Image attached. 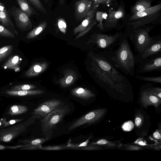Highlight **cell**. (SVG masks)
I'll list each match as a JSON object with an SVG mask.
<instances>
[{"instance_id": "6da1fadb", "label": "cell", "mask_w": 161, "mask_h": 161, "mask_svg": "<svg viewBox=\"0 0 161 161\" xmlns=\"http://www.w3.org/2000/svg\"><path fill=\"white\" fill-rule=\"evenodd\" d=\"M94 72L97 82L107 92L125 94L131 92L132 86L126 76L119 72L101 51L93 56Z\"/></svg>"}, {"instance_id": "7a4b0ae2", "label": "cell", "mask_w": 161, "mask_h": 161, "mask_svg": "<svg viewBox=\"0 0 161 161\" xmlns=\"http://www.w3.org/2000/svg\"><path fill=\"white\" fill-rule=\"evenodd\" d=\"M103 52L117 69L127 75L132 76L134 75L136 63L135 56L127 36L123 35L112 49Z\"/></svg>"}, {"instance_id": "3957f363", "label": "cell", "mask_w": 161, "mask_h": 161, "mask_svg": "<svg viewBox=\"0 0 161 161\" xmlns=\"http://www.w3.org/2000/svg\"><path fill=\"white\" fill-rule=\"evenodd\" d=\"M161 9L160 3L143 11L135 13L129 19V21L131 22L127 24L131 25L134 30L149 24L158 18Z\"/></svg>"}, {"instance_id": "277c9868", "label": "cell", "mask_w": 161, "mask_h": 161, "mask_svg": "<svg viewBox=\"0 0 161 161\" xmlns=\"http://www.w3.org/2000/svg\"><path fill=\"white\" fill-rule=\"evenodd\" d=\"M150 31L148 28H137L133 30L130 34V38L135 51L137 53L135 57L140 56L155 39V37L150 36Z\"/></svg>"}, {"instance_id": "5b68a950", "label": "cell", "mask_w": 161, "mask_h": 161, "mask_svg": "<svg viewBox=\"0 0 161 161\" xmlns=\"http://www.w3.org/2000/svg\"><path fill=\"white\" fill-rule=\"evenodd\" d=\"M70 110L69 107L65 105L53 111L43 117L40 120L42 131L46 132L53 128Z\"/></svg>"}, {"instance_id": "8992f818", "label": "cell", "mask_w": 161, "mask_h": 161, "mask_svg": "<svg viewBox=\"0 0 161 161\" xmlns=\"http://www.w3.org/2000/svg\"><path fill=\"white\" fill-rule=\"evenodd\" d=\"M33 116L28 120L6 128L0 130V142H8L25 131L27 127L39 117Z\"/></svg>"}, {"instance_id": "52a82bcc", "label": "cell", "mask_w": 161, "mask_h": 161, "mask_svg": "<svg viewBox=\"0 0 161 161\" xmlns=\"http://www.w3.org/2000/svg\"><path fill=\"white\" fill-rule=\"evenodd\" d=\"M123 35L119 33L112 35L98 33L94 36V42L97 45L99 51H108L114 47Z\"/></svg>"}, {"instance_id": "ba28073f", "label": "cell", "mask_w": 161, "mask_h": 161, "mask_svg": "<svg viewBox=\"0 0 161 161\" xmlns=\"http://www.w3.org/2000/svg\"><path fill=\"white\" fill-rule=\"evenodd\" d=\"M8 12L19 29L24 31L31 28L32 23L29 16L21 9L14 6L8 9Z\"/></svg>"}, {"instance_id": "9c48e42d", "label": "cell", "mask_w": 161, "mask_h": 161, "mask_svg": "<svg viewBox=\"0 0 161 161\" xmlns=\"http://www.w3.org/2000/svg\"><path fill=\"white\" fill-rule=\"evenodd\" d=\"M139 64L136 71L137 74L160 71L161 52L148 58Z\"/></svg>"}, {"instance_id": "30bf717a", "label": "cell", "mask_w": 161, "mask_h": 161, "mask_svg": "<svg viewBox=\"0 0 161 161\" xmlns=\"http://www.w3.org/2000/svg\"><path fill=\"white\" fill-rule=\"evenodd\" d=\"M105 109H100L92 111L80 118L68 128L70 131L83 125L92 124L99 120L105 114Z\"/></svg>"}, {"instance_id": "8fae6325", "label": "cell", "mask_w": 161, "mask_h": 161, "mask_svg": "<svg viewBox=\"0 0 161 161\" xmlns=\"http://www.w3.org/2000/svg\"><path fill=\"white\" fill-rule=\"evenodd\" d=\"M160 52H161V37L156 36L140 56L135 57L136 63L139 64L148 58Z\"/></svg>"}, {"instance_id": "7c38bea8", "label": "cell", "mask_w": 161, "mask_h": 161, "mask_svg": "<svg viewBox=\"0 0 161 161\" xmlns=\"http://www.w3.org/2000/svg\"><path fill=\"white\" fill-rule=\"evenodd\" d=\"M62 102L59 100L53 99L44 102L35 109L33 114L44 117L53 111L61 108Z\"/></svg>"}, {"instance_id": "4fadbf2b", "label": "cell", "mask_w": 161, "mask_h": 161, "mask_svg": "<svg viewBox=\"0 0 161 161\" xmlns=\"http://www.w3.org/2000/svg\"><path fill=\"white\" fill-rule=\"evenodd\" d=\"M75 5V17L80 20L85 18L91 10L93 3L90 0H79Z\"/></svg>"}, {"instance_id": "5bb4252c", "label": "cell", "mask_w": 161, "mask_h": 161, "mask_svg": "<svg viewBox=\"0 0 161 161\" xmlns=\"http://www.w3.org/2000/svg\"><path fill=\"white\" fill-rule=\"evenodd\" d=\"M124 15V8L122 5L120 6L117 10H113L111 9H109L106 21L103 26L104 29L105 28H108L115 26L118 20L123 18Z\"/></svg>"}, {"instance_id": "9a60e30c", "label": "cell", "mask_w": 161, "mask_h": 161, "mask_svg": "<svg viewBox=\"0 0 161 161\" xmlns=\"http://www.w3.org/2000/svg\"><path fill=\"white\" fill-rule=\"evenodd\" d=\"M140 95L142 102L145 105L153 104L157 106L160 102V99L149 92L145 84L141 87Z\"/></svg>"}, {"instance_id": "2e32d148", "label": "cell", "mask_w": 161, "mask_h": 161, "mask_svg": "<svg viewBox=\"0 0 161 161\" xmlns=\"http://www.w3.org/2000/svg\"><path fill=\"white\" fill-rule=\"evenodd\" d=\"M98 6V5L93 3V7L92 9L86 15L81 23L75 29V32H78L85 29L90 24L93 20L92 19L94 17Z\"/></svg>"}, {"instance_id": "e0dca14e", "label": "cell", "mask_w": 161, "mask_h": 161, "mask_svg": "<svg viewBox=\"0 0 161 161\" xmlns=\"http://www.w3.org/2000/svg\"><path fill=\"white\" fill-rule=\"evenodd\" d=\"M21 58L18 55H14L10 58L3 64L4 68L13 69L16 72L20 70V65Z\"/></svg>"}, {"instance_id": "ac0fdd59", "label": "cell", "mask_w": 161, "mask_h": 161, "mask_svg": "<svg viewBox=\"0 0 161 161\" xmlns=\"http://www.w3.org/2000/svg\"><path fill=\"white\" fill-rule=\"evenodd\" d=\"M0 23L10 29L16 35H18L8 11H0Z\"/></svg>"}, {"instance_id": "d6986e66", "label": "cell", "mask_w": 161, "mask_h": 161, "mask_svg": "<svg viewBox=\"0 0 161 161\" xmlns=\"http://www.w3.org/2000/svg\"><path fill=\"white\" fill-rule=\"evenodd\" d=\"M151 7L150 0H139L131 8L133 14L139 11H142Z\"/></svg>"}, {"instance_id": "ffe728a7", "label": "cell", "mask_w": 161, "mask_h": 161, "mask_svg": "<svg viewBox=\"0 0 161 161\" xmlns=\"http://www.w3.org/2000/svg\"><path fill=\"white\" fill-rule=\"evenodd\" d=\"M6 94L12 96H26L35 95L43 93L42 91L37 90L18 91L8 90L4 92Z\"/></svg>"}, {"instance_id": "44dd1931", "label": "cell", "mask_w": 161, "mask_h": 161, "mask_svg": "<svg viewBox=\"0 0 161 161\" xmlns=\"http://www.w3.org/2000/svg\"><path fill=\"white\" fill-rule=\"evenodd\" d=\"M20 9L29 17L37 14V12L31 7L26 0H16Z\"/></svg>"}, {"instance_id": "7402d4cb", "label": "cell", "mask_w": 161, "mask_h": 161, "mask_svg": "<svg viewBox=\"0 0 161 161\" xmlns=\"http://www.w3.org/2000/svg\"><path fill=\"white\" fill-rule=\"evenodd\" d=\"M28 109V108L24 105H14L10 107L7 114L11 115L20 114L27 112Z\"/></svg>"}, {"instance_id": "603a6c76", "label": "cell", "mask_w": 161, "mask_h": 161, "mask_svg": "<svg viewBox=\"0 0 161 161\" xmlns=\"http://www.w3.org/2000/svg\"><path fill=\"white\" fill-rule=\"evenodd\" d=\"M47 25V23L46 22H44L41 23L27 34L26 36L27 38H31L38 35L46 27Z\"/></svg>"}, {"instance_id": "cb8c5ba5", "label": "cell", "mask_w": 161, "mask_h": 161, "mask_svg": "<svg viewBox=\"0 0 161 161\" xmlns=\"http://www.w3.org/2000/svg\"><path fill=\"white\" fill-rule=\"evenodd\" d=\"M147 91L153 95L161 99V88L159 87L153 86L152 84L147 83L145 84Z\"/></svg>"}, {"instance_id": "d4e9b609", "label": "cell", "mask_w": 161, "mask_h": 161, "mask_svg": "<svg viewBox=\"0 0 161 161\" xmlns=\"http://www.w3.org/2000/svg\"><path fill=\"white\" fill-rule=\"evenodd\" d=\"M13 48V46L8 45L0 48V62L11 53Z\"/></svg>"}, {"instance_id": "484cf974", "label": "cell", "mask_w": 161, "mask_h": 161, "mask_svg": "<svg viewBox=\"0 0 161 161\" xmlns=\"http://www.w3.org/2000/svg\"><path fill=\"white\" fill-rule=\"evenodd\" d=\"M136 78L139 80H143L148 82H152L161 84V76L155 77L145 76L142 75H137Z\"/></svg>"}, {"instance_id": "4316f807", "label": "cell", "mask_w": 161, "mask_h": 161, "mask_svg": "<svg viewBox=\"0 0 161 161\" xmlns=\"http://www.w3.org/2000/svg\"><path fill=\"white\" fill-rule=\"evenodd\" d=\"M108 14L105 12L98 11L96 13V19L99 22L98 26L100 30L103 31L104 29L103 24V21L104 19H106Z\"/></svg>"}, {"instance_id": "83f0119b", "label": "cell", "mask_w": 161, "mask_h": 161, "mask_svg": "<svg viewBox=\"0 0 161 161\" xmlns=\"http://www.w3.org/2000/svg\"><path fill=\"white\" fill-rule=\"evenodd\" d=\"M0 36L9 38H15V35L5 27L0 25Z\"/></svg>"}, {"instance_id": "f1b7e54d", "label": "cell", "mask_w": 161, "mask_h": 161, "mask_svg": "<svg viewBox=\"0 0 161 161\" xmlns=\"http://www.w3.org/2000/svg\"><path fill=\"white\" fill-rule=\"evenodd\" d=\"M35 87L33 85L29 84H24L17 85L12 86L10 90L18 91H28L32 89Z\"/></svg>"}, {"instance_id": "f546056e", "label": "cell", "mask_w": 161, "mask_h": 161, "mask_svg": "<svg viewBox=\"0 0 161 161\" xmlns=\"http://www.w3.org/2000/svg\"><path fill=\"white\" fill-rule=\"evenodd\" d=\"M38 10L44 14L47 12L42 3L40 0H28Z\"/></svg>"}, {"instance_id": "4dcf8cb0", "label": "cell", "mask_w": 161, "mask_h": 161, "mask_svg": "<svg viewBox=\"0 0 161 161\" xmlns=\"http://www.w3.org/2000/svg\"><path fill=\"white\" fill-rule=\"evenodd\" d=\"M47 140V139L45 138H39L32 140L29 142V143L33 146H39Z\"/></svg>"}, {"instance_id": "1f68e13d", "label": "cell", "mask_w": 161, "mask_h": 161, "mask_svg": "<svg viewBox=\"0 0 161 161\" xmlns=\"http://www.w3.org/2000/svg\"><path fill=\"white\" fill-rule=\"evenodd\" d=\"M58 25L60 30L63 32L65 33L66 28V24L64 19L62 18L58 19Z\"/></svg>"}, {"instance_id": "d6a6232c", "label": "cell", "mask_w": 161, "mask_h": 161, "mask_svg": "<svg viewBox=\"0 0 161 161\" xmlns=\"http://www.w3.org/2000/svg\"><path fill=\"white\" fill-rule=\"evenodd\" d=\"M39 148L41 149L47 150H60L63 149L64 148V147L63 146H49L45 147H42L40 146L39 147Z\"/></svg>"}, {"instance_id": "836d02e7", "label": "cell", "mask_w": 161, "mask_h": 161, "mask_svg": "<svg viewBox=\"0 0 161 161\" xmlns=\"http://www.w3.org/2000/svg\"><path fill=\"white\" fill-rule=\"evenodd\" d=\"M124 130L130 131L134 127V124L131 121H129L125 123L122 126Z\"/></svg>"}, {"instance_id": "e575fe53", "label": "cell", "mask_w": 161, "mask_h": 161, "mask_svg": "<svg viewBox=\"0 0 161 161\" xmlns=\"http://www.w3.org/2000/svg\"><path fill=\"white\" fill-rule=\"evenodd\" d=\"M93 3L97 5L99 4H109L113 1V0H92Z\"/></svg>"}, {"instance_id": "d590c367", "label": "cell", "mask_w": 161, "mask_h": 161, "mask_svg": "<svg viewBox=\"0 0 161 161\" xmlns=\"http://www.w3.org/2000/svg\"><path fill=\"white\" fill-rule=\"evenodd\" d=\"M23 120V119H16L14 120H12L9 121L8 122H7L5 123V125L4 126V127L14 124L15 123L19 122Z\"/></svg>"}, {"instance_id": "8d00e7d4", "label": "cell", "mask_w": 161, "mask_h": 161, "mask_svg": "<svg viewBox=\"0 0 161 161\" xmlns=\"http://www.w3.org/2000/svg\"><path fill=\"white\" fill-rule=\"evenodd\" d=\"M142 122V118L139 116L136 117L135 119V124L137 127H139L141 124Z\"/></svg>"}, {"instance_id": "74e56055", "label": "cell", "mask_w": 161, "mask_h": 161, "mask_svg": "<svg viewBox=\"0 0 161 161\" xmlns=\"http://www.w3.org/2000/svg\"><path fill=\"white\" fill-rule=\"evenodd\" d=\"M30 69H33V71L35 72L38 73L41 71L42 68L39 65H36L33 66V69L31 68Z\"/></svg>"}, {"instance_id": "f35d334b", "label": "cell", "mask_w": 161, "mask_h": 161, "mask_svg": "<svg viewBox=\"0 0 161 161\" xmlns=\"http://www.w3.org/2000/svg\"><path fill=\"white\" fill-rule=\"evenodd\" d=\"M108 143V142L106 140L100 139L96 143L94 144L102 145L107 144Z\"/></svg>"}, {"instance_id": "ab89813d", "label": "cell", "mask_w": 161, "mask_h": 161, "mask_svg": "<svg viewBox=\"0 0 161 161\" xmlns=\"http://www.w3.org/2000/svg\"><path fill=\"white\" fill-rule=\"evenodd\" d=\"M88 142V141H86V142L82 143L81 144H80V145H69V147H84V146H86L87 145Z\"/></svg>"}, {"instance_id": "60d3db41", "label": "cell", "mask_w": 161, "mask_h": 161, "mask_svg": "<svg viewBox=\"0 0 161 161\" xmlns=\"http://www.w3.org/2000/svg\"><path fill=\"white\" fill-rule=\"evenodd\" d=\"M153 137L156 139H159L161 138V135L158 132L156 131L153 134Z\"/></svg>"}, {"instance_id": "b9f144b4", "label": "cell", "mask_w": 161, "mask_h": 161, "mask_svg": "<svg viewBox=\"0 0 161 161\" xmlns=\"http://www.w3.org/2000/svg\"><path fill=\"white\" fill-rule=\"evenodd\" d=\"M0 11H8L4 5L1 2H0Z\"/></svg>"}, {"instance_id": "7bdbcfd3", "label": "cell", "mask_w": 161, "mask_h": 161, "mask_svg": "<svg viewBox=\"0 0 161 161\" xmlns=\"http://www.w3.org/2000/svg\"><path fill=\"white\" fill-rule=\"evenodd\" d=\"M73 79V77L72 76H69L67 77L66 80V83L67 84L70 83L72 82Z\"/></svg>"}, {"instance_id": "ee69618b", "label": "cell", "mask_w": 161, "mask_h": 161, "mask_svg": "<svg viewBox=\"0 0 161 161\" xmlns=\"http://www.w3.org/2000/svg\"><path fill=\"white\" fill-rule=\"evenodd\" d=\"M137 143L140 145L144 146L146 145V143L142 141H140L139 142H137Z\"/></svg>"}, {"instance_id": "f6af8a7d", "label": "cell", "mask_w": 161, "mask_h": 161, "mask_svg": "<svg viewBox=\"0 0 161 161\" xmlns=\"http://www.w3.org/2000/svg\"><path fill=\"white\" fill-rule=\"evenodd\" d=\"M45 3H47L48 2L49 0H43Z\"/></svg>"}, {"instance_id": "bcb514c9", "label": "cell", "mask_w": 161, "mask_h": 161, "mask_svg": "<svg viewBox=\"0 0 161 161\" xmlns=\"http://www.w3.org/2000/svg\"><path fill=\"white\" fill-rule=\"evenodd\" d=\"M1 123L0 122V125H1Z\"/></svg>"}]
</instances>
